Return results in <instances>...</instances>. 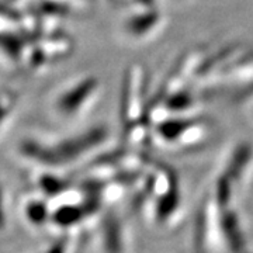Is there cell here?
<instances>
[{"mask_svg":"<svg viewBox=\"0 0 253 253\" xmlns=\"http://www.w3.org/2000/svg\"><path fill=\"white\" fill-rule=\"evenodd\" d=\"M111 129L99 123L65 136H26L18 144V154L26 161L42 166H66L81 162L109 142Z\"/></svg>","mask_w":253,"mask_h":253,"instance_id":"1","label":"cell"},{"mask_svg":"<svg viewBox=\"0 0 253 253\" xmlns=\"http://www.w3.org/2000/svg\"><path fill=\"white\" fill-rule=\"evenodd\" d=\"M103 81L91 72L69 78L55 89L48 101L49 117L59 124L83 121L99 104L103 96Z\"/></svg>","mask_w":253,"mask_h":253,"instance_id":"2","label":"cell"},{"mask_svg":"<svg viewBox=\"0 0 253 253\" xmlns=\"http://www.w3.org/2000/svg\"><path fill=\"white\" fill-rule=\"evenodd\" d=\"M148 76L142 65L132 63L126 68L121 91L123 136L128 145L144 144L151 138L148 121Z\"/></svg>","mask_w":253,"mask_h":253,"instance_id":"3","label":"cell"},{"mask_svg":"<svg viewBox=\"0 0 253 253\" xmlns=\"http://www.w3.org/2000/svg\"><path fill=\"white\" fill-rule=\"evenodd\" d=\"M211 131L207 118L191 116H176L161 120L151 126V136L165 145L191 146L204 141Z\"/></svg>","mask_w":253,"mask_h":253,"instance_id":"4","label":"cell"},{"mask_svg":"<svg viewBox=\"0 0 253 253\" xmlns=\"http://www.w3.org/2000/svg\"><path fill=\"white\" fill-rule=\"evenodd\" d=\"M163 26L165 16L155 4L149 7L126 10L120 24V33L131 42H145L159 34Z\"/></svg>","mask_w":253,"mask_h":253,"instance_id":"5","label":"cell"},{"mask_svg":"<svg viewBox=\"0 0 253 253\" xmlns=\"http://www.w3.org/2000/svg\"><path fill=\"white\" fill-rule=\"evenodd\" d=\"M20 104V91L11 86H0V136L11 124Z\"/></svg>","mask_w":253,"mask_h":253,"instance_id":"6","label":"cell"},{"mask_svg":"<svg viewBox=\"0 0 253 253\" xmlns=\"http://www.w3.org/2000/svg\"><path fill=\"white\" fill-rule=\"evenodd\" d=\"M111 4L117 6L126 10H134V9H141V7H149V6H155V0H109Z\"/></svg>","mask_w":253,"mask_h":253,"instance_id":"7","label":"cell"},{"mask_svg":"<svg viewBox=\"0 0 253 253\" xmlns=\"http://www.w3.org/2000/svg\"><path fill=\"white\" fill-rule=\"evenodd\" d=\"M33 1H34V0H0L1 4H6V6H9L11 9L16 10H20V7H26V9H27ZM20 11H21V10H20Z\"/></svg>","mask_w":253,"mask_h":253,"instance_id":"8","label":"cell"},{"mask_svg":"<svg viewBox=\"0 0 253 253\" xmlns=\"http://www.w3.org/2000/svg\"><path fill=\"white\" fill-rule=\"evenodd\" d=\"M249 111H251V116H252V118H253V103L251 104V106H249Z\"/></svg>","mask_w":253,"mask_h":253,"instance_id":"9","label":"cell"},{"mask_svg":"<svg viewBox=\"0 0 253 253\" xmlns=\"http://www.w3.org/2000/svg\"><path fill=\"white\" fill-rule=\"evenodd\" d=\"M174 3H181V1H184V0H172Z\"/></svg>","mask_w":253,"mask_h":253,"instance_id":"10","label":"cell"}]
</instances>
